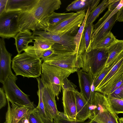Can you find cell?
<instances>
[{"mask_svg":"<svg viewBox=\"0 0 123 123\" xmlns=\"http://www.w3.org/2000/svg\"><path fill=\"white\" fill-rule=\"evenodd\" d=\"M61 4L60 0H39L31 11L20 13L18 23L20 31H36L38 24L59 9Z\"/></svg>","mask_w":123,"mask_h":123,"instance_id":"6da1fadb","label":"cell"},{"mask_svg":"<svg viewBox=\"0 0 123 123\" xmlns=\"http://www.w3.org/2000/svg\"><path fill=\"white\" fill-rule=\"evenodd\" d=\"M89 107L91 113L89 119L98 123H119V118L106 95L95 91L92 103Z\"/></svg>","mask_w":123,"mask_h":123,"instance_id":"7a4b0ae2","label":"cell"},{"mask_svg":"<svg viewBox=\"0 0 123 123\" xmlns=\"http://www.w3.org/2000/svg\"><path fill=\"white\" fill-rule=\"evenodd\" d=\"M12 67L17 76L37 78L41 75L42 61L25 52L18 54L12 60Z\"/></svg>","mask_w":123,"mask_h":123,"instance_id":"3957f363","label":"cell"},{"mask_svg":"<svg viewBox=\"0 0 123 123\" xmlns=\"http://www.w3.org/2000/svg\"><path fill=\"white\" fill-rule=\"evenodd\" d=\"M108 48H94L81 54L83 66L81 70L91 74L93 78L105 68L108 55Z\"/></svg>","mask_w":123,"mask_h":123,"instance_id":"277c9868","label":"cell"},{"mask_svg":"<svg viewBox=\"0 0 123 123\" xmlns=\"http://www.w3.org/2000/svg\"><path fill=\"white\" fill-rule=\"evenodd\" d=\"M42 68V80L45 85L52 89L58 100L59 93L62 89V81L71 73L64 69L43 62Z\"/></svg>","mask_w":123,"mask_h":123,"instance_id":"5b68a950","label":"cell"},{"mask_svg":"<svg viewBox=\"0 0 123 123\" xmlns=\"http://www.w3.org/2000/svg\"><path fill=\"white\" fill-rule=\"evenodd\" d=\"M43 62L64 69L71 73L77 72L83 66L81 54H60L54 53Z\"/></svg>","mask_w":123,"mask_h":123,"instance_id":"8992f818","label":"cell"},{"mask_svg":"<svg viewBox=\"0 0 123 123\" xmlns=\"http://www.w3.org/2000/svg\"><path fill=\"white\" fill-rule=\"evenodd\" d=\"M86 12H76L59 24L45 31L55 34L75 36L85 18Z\"/></svg>","mask_w":123,"mask_h":123,"instance_id":"52a82bcc","label":"cell"},{"mask_svg":"<svg viewBox=\"0 0 123 123\" xmlns=\"http://www.w3.org/2000/svg\"><path fill=\"white\" fill-rule=\"evenodd\" d=\"M123 76V53L116 61L115 63L98 86L95 89L105 95L108 94L111 89Z\"/></svg>","mask_w":123,"mask_h":123,"instance_id":"ba28073f","label":"cell"},{"mask_svg":"<svg viewBox=\"0 0 123 123\" xmlns=\"http://www.w3.org/2000/svg\"><path fill=\"white\" fill-rule=\"evenodd\" d=\"M20 12H5L0 15V37L2 38H14L20 31L18 23Z\"/></svg>","mask_w":123,"mask_h":123,"instance_id":"9c48e42d","label":"cell"},{"mask_svg":"<svg viewBox=\"0 0 123 123\" xmlns=\"http://www.w3.org/2000/svg\"><path fill=\"white\" fill-rule=\"evenodd\" d=\"M6 97L10 102L23 106H34L29 98V95L22 92L12 79L8 78L3 84Z\"/></svg>","mask_w":123,"mask_h":123,"instance_id":"30bf717a","label":"cell"},{"mask_svg":"<svg viewBox=\"0 0 123 123\" xmlns=\"http://www.w3.org/2000/svg\"><path fill=\"white\" fill-rule=\"evenodd\" d=\"M0 82L3 84L8 78L16 81L17 78L12 71L11 64L12 55L7 50L4 39H0Z\"/></svg>","mask_w":123,"mask_h":123,"instance_id":"8fae6325","label":"cell"},{"mask_svg":"<svg viewBox=\"0 0 123 123\" xmlns=\"http://www.w3.org/2000/svg\"><path fill=\"white\" fill-rule=\"evenodd\" d=\"M33 36L38 37L43 39L68 48L73 50L74 52L75 50V45L74 41V35H56L43 30L33 31Z\"/></svg>","mask_w":123,"mask_h":123,"instance_id":"7c38bea8","label":"cell"},{"mask_svg":"<svg viewBox=\"0 0 123 123\" xmlns=\"http://www.w3.org/2000/svg\"><path fill=\"white\" fill-rule=\"evenodd\" d=\"M7 110L4 123H18L35 108L34 106H23L12 103L10 106V102L7 98Z\"/></svg>","mask_w":123,"mask_h":123,"instance_id":"4fadbf2b","label":"cell"},{"mask_svg":"<svg viewBox=\"0 0 123 123\" xmlns=\"http://www.w3.org/2000/svg\"><path fill=\"white\" fill-rule=\"evenodd\" d=\"M80 93L87 101L90 104L92 103L94 94L91 92V87L94 79L92 75L82 71L80 69L77 72Z\"/></svg>","mask_w":123,"mask_h":123,"instance_id":"5bb4252c","label":"cell"},{"mask_svg":"<svg viewBox=\"0 0 123 123\" xmlns=\"http://www.w3.org/2000/svg\"><path fill=\"white\" fill-rule=\"evenodd\" d=\"M75 13H57L54 12L38 24L36 31H45L55 26L72 16Z\"/></svg>","mask_w":123,"mask_h":123,"instance_id":"9a60e30c","label":"cell"},{"mask_svg":"<svg viewBox=\"0 0 123 123\" xmlns=\"http://www.w3.org/2000/svg\"><path fill=\"white\" fill-rule=\"evenodd\" d=\"M55 97L52 89L44 85L42 95L43 102L46 111L53 119L59 112L57 108Z\"/></svg>","mask_w":123,"mask_h":123,"instance_id":"2e32d148","label":"cell"},{"mask_svg":"<svg viewBox=\"0 0 123 123\" xmlns=\"http://www.w3.org/2000/svg\"><path fill=\"white\" fill-rule=\"evenodd\" d=\"M34 45H29L24 52L35 57L41 59L44 52L50 49L54 43L37 37L33 36Z\"/></svg>","mask_w":123,"mask_h":123,"instance_id":"e0dca14e","label":"cell"},{"mask_svg":"<svg viewBox=\"0 0 123 123\" xmlns=\"http://www.w3.org/2000/svg\"><path fill=\"white\" fill-rule=\"evenodd\" d=\"M62 100L64 113L72 119H77L76 101L74 91L63 90Z\"/></svg>","mask_w":123,"mask_h":123,"instance_id":"ac0fdd59","label":"cell"},{"mask_svg":"<svg viewBox=\"0 0 123 123\" xmlns=\"http://www.w3.org/2000/svg\"><path fill=\"white\" fill-rule=\"evenodd\" d=\"M75 96L76 105V118L77 120L85 121L91 116L89 104L81 93L76 89L73 91Z\"/></svg>","mask_w":123,"mask_h":123,"instance_id":"d6986e66","label":"cell"},{"mask_svg":"<svg viewBox=\"0 0 123 123\" xmlns=\"http://www.w3.org/2000/svg\"><path fill=\"white\" fill-rule=\"evenodd\" d=\"M39 0H8L6 12H17L20 13L31 10Z\"/></svg>","mask_w":123,"mask_h":123,"instance_id":"ffe728a7","label":"cell"},{"mask_svg":"<svg viewBox=\"0 0 123 123\" xmlns=\"http://www.w3.org/2000/svg\"><path fill=\"white\" fill-rule=\"evenodd\" d=\"M117 20V13L106 22L94 35L92 36L91 49L95 45L109 34Z\"/></svg>","mask_w":123,"mask_h":123,"instance_id":"44dd1931","label":"cell"},{"mask_svg":"<svg viewBox=\"0 0 123 123\" xmlns=\"http://www.w3.org/2000/svg\"><path fill=\"white\" fill-rule=\"evenodd\" d=\"M100 0H77L72 2L67 7V11H74L78 12L87 11L90 9L91 12L98 5Z\"/></svg>","mask_w":123,"mask_h":123,"instance_id":"7402d4cb","label":"cell"},{"mask_svg":"<svg viewBox=\"0 0 123 123\" xmlns=\"http://www.w3.org/2000/svg\"><path fill=\"white\" fill-rule=\"evenodd\" d=\"M36 79L38 83V90L37 93L39 100L38 104L36 108L44 123H54L53 119L50 117L46 111L43 103L42 95L44 85L41 78L38 77Z\"/></svg>","mask_w":123,"mask_h":123,"instance_id":"603a6c76","label":"cell"},{"mask_svg":"<svg viewBox=\"0 0 123 123\" xmlns=\"http://www.w3.org/2000/svg\"><path fill=\"white\" fill-rule=\"evenodd\" d=\"M18 54H20L28 46V44L33 42V34L30 30L19 31L14 38Z\"/></svg>","mask_w":123,"mask_h":123,"instance_id":"cb8c5ba5","label":"cell"},{"mask_svg":"<svg viewBox=\"0 0 123 123\" xmlns=\"http://www.w3.org/2000/svg\"><path fill=\"white\" fill-rule=\"evenodd\" d=\"M91 12L90 9H89L86 11L84 20L77 33L74 37V41L75 48L73 54H81L85 51L84 38V31L87 18Z\"/></svg>","mask_w":123,"mask_h":123,"instance_id":"d4e9b609","label":"cell"},{"mask_svg":"<svg viewBox=\"0 0 123 123\" xmlns=\"http://www.w3.org/2000/svg\"><path fill=\"white\" fill-rule=\"evenodd\" d=\"M108 52L105 68L110 67L123 53V40L118 39L108 48Z\"/></svg>","mask_w":123,"mask_h":123,"instance_id":"484cf974","label":"cell"},{"mask_svg":"<svg viewBox=\"0 0 123 123\" xmlns=\"http://www.w3.org/2000/svg\"><path fill=\"white\" fill-rule=\"evenodd\" d=\"M123 6V0H121L117 7L114 10H108L103 16L93 25L92 36L95 34L100 28L114 15Z\"/></svg>","mask_w":123,"mask_h":123,"instance_id":"4316f807","label":"cell"},{"mask_svg":"<svg viewBox=\"0 0 123 123\" xmlns=\"http://www.w3.org/2000/svg\"><path fill=\"white\" fill-rule=\"evenodd\" d=\"M112 0H104L90 13L87 18L85 25L93 23L99 15L108 7Z\"/></svg>","mask_w":123,"mask_h":123,"instance_id":"83f0119b","label":"cell"},{"mask_svg":"<svg viewBox=\"0 0 123 123\" xmlns=\"http://www.w3.org/2000/svg\"><path fill=\"white\" fill-rule=\"evenodd\" d=\"M93 23L85 25L84 33V38L85 51L88 52L91 49V43L92 35L93 30Z\"/></svg>","mask_w":123,"mask_h":123,"instance_id":"f1b7e54d","label":"cell"},{"mask_svg":"<svg viewBox=\"0 0 123 123\" xmlns=\"http://www.w3.org/2000/svg\"><path fill=\"white\" fill-rule=\"evenodd\" d=\"M118 40L111 32L97 43L92 49L103 48H109Z\"/></svg>","mask_w":123,"mask_h":123,"instance_id":"f546056e","label":"cell"},{"mask_svg":"<svg viewBox=\"0 0 123 123\" xmlns=\"http://www.w3.org/2000/svg\"><path fill=\"white\" fill-rule=\"evenodd\" d=\"M107 96L111 105L114 112L117 115L120 113L123 114V99Z\"/></svg>","mask_w":123,"mask_h":123,"instance_id":"4dcf8cb0","label":"cell"},{"mask_svg":"<svg viewBox=\"0 0 123 123\" xmlns=\"http://www.w3.org/2000/svg\"><path fill=\"white\" fill-rule=\"evenodd\" d=\"M54 123H89L79 120L77 119H72L66 115L64 112L59 111L57 115L54 119Z\"/></svg>","mask_w":123,"mask_h":123,"instance_id":"1f68e13d","label":"cell"},{"mask_svg":"<svg viewBox=\"0 0 123 123\" xmlns=\"http://www.w3.org/2000/svg\"><path fill=\"white\" fill-rule=\"evenodd\" d=\"M29 123H44L36 107L31 111L27 117Z\"/></svg>","mask_w":123,"mask_h":123,"instance_id":"d6a6232c","label":"cell"},{"mask_svg":"<svg viewBox=\"0 0 123 123\" xmlns=\"http://www.w3.org/2000/svg\"><path fill=\"white\" fill-rule=\"evenodd\" d=\"M115 62L110 67L108 68H105L94 79V84L95 88L98 86L109 71L111 70L114 65Z\"/></svg>","mask_w":123,"mask_h":123,"instance_id":"836d02e7","label":"cell"},{"mask_svg":"<svg viewBox=\"0 0 123 123\" xmlns=\"http://www.w3.org/2000/svg\"><path fill=\"white\" fill-rule=\"evenodd\" d=\"M76 86L70 81L67 78H65L63 80L62 87L63 90L74 91L75 89Z\"/></svg>","mask_w":123,"mask_h":123,"instance_id":"e575fe53","label":"cell"},{"mask_svg":"<svg viewBox=\"0 0 123 123\" xmlns=\"http://www.w3.org/2000/svg\"><path fill=\"white\" fill-rule=\"evenodd\" d=\"M106 95L117 98L123 99V83L113 92Z\"/></svg>","mask_w":123,"mask_h":123,"instance_id":"d590c367","label":"cell"},{"mask_svg":"<svg viewBox=\"0 0 123 123\" xmlns=\"http://www.w3.org/2000/svg\"><path fill=\"white\" fill-rule=\"evenodd\" d=\"M3 89L0 88V109L5 106L7 102L6 94Z\"/></svg>","mask_w":123,"mask_h":123,"instance_id":"8d00e7d4","label":"cell"},{"mask_svg":"<svg viewBox=\"0 0 123 123\" xmlns=\"http://www.w3.org/2000/svg\"><path fill=\"white\" fill-rule=\"evenodd\" d=\"M54 53V50L52 47L50 49L46 50L40 59L41 60V61H44Z\"/></svg>","mask_w":123,"mask_h":123,"instance_id":"74e56055","label":"cell"},{"mask_svg":"<svg viewBox=\"0 0 123 123\" xmlns=\"http://www.w3.org/2000/svg\"><path fill=\"white\" fill-rule=\"evenodd\" d=\"M121 1V0H112L108 6V10H114L119 4Z\"/></svg>","mask_w":123,"mask_h":123,"instance_id":"f35d334b","label":"cell"},{"mask_svg":"<svg viewBox=\"0 0 123 123\" xmlns=\"http://www.w3.org/2000/svg\"><path fill=\"white\" fill-rule=\"evenodd\" d=\"M8 0H0V15L6 12Z\"/></svg>","mask_w":123,"mask_h":123,"instance_id":"ab89813d","label":"cell"},{"mask_svg":"<svg viewBox=\"0 0 123 123\" xmlns=\"http://www.w3.org/2000/svg\"><path fill=\"white\" fill-rule=\"evenodd\" d=\"M123 83V76L114 85L110 91L109 94L111 93L118 88Z\"/></svg>","mask_w":123,"mask_h":123,"instance_id":"60d3db41","label":"cell"},{"mask_svg":"<svg viewBox=\"0 0 123 123\" xmlns=\"http://www.w3.org/2000/svg\"><path fill=\"white\" fill-rule=\"evenodd\" d=\"M117 13V20L119 22H123V6Z\"/></svg>","mask_w":123,"mask_h":123,"instance_id":"b9f144b4","label":"cell"},{"mask_svg":"<svg viewBox=\"0 0 123 123\" xmlns=\"http://www.w3.org/2000/svg\"><path fill=\"white\" fill-rule=\"evenodd\" d=\"M27 117H24L18 123H29L28 120L27 119Z\"/></svg>","mask_w":123,"mask_h":123,"instance_id":"7bdbcfd3","label":"cell"},{"mask_svg":"<svg viewBox=\"0 0 123 123\" xmlns=\"http://www.w3.org/2000/svg\"><path fill=\"white\" fill-rule=\"evenodd\" d=\"M119 123H123V117L119 118Z\"/></svg>","mask_w":123,"mask_h":123,"instance_id":"ee69618b","label":"cell"},{"mask_svg":"<svg viewBox=\"0 0 123 123\" xmlns=\"http://www.w3.org/2000/svg\"><path fill=\"white\" fill-rule=\"evenodd\" d=\"M89 122V123H98L93 120L90 119V121Z\"/></svg>","mask_w":123,"mask_h":123,"instance_id":"f6af8a7d","label":"cell"}]
</instances>
